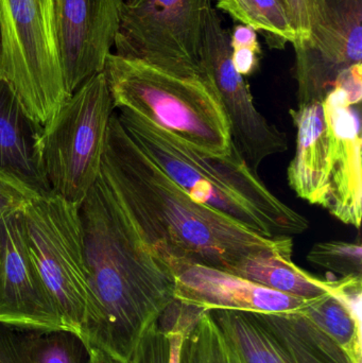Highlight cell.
Wrapping results in <instances>:
<instances>
[{"label":"cell","instance_id":"cell-4","mask_svg":"<svg viewBox=\"0 0 362 363\" xmlns=\"http://www.w3.org/2000/svg\"><path fill=\"white\" fill-rule=\"evenodd\" d=\"M103 72L115 108H127L204 152L231 153L229 121L208 72L174 74L113 51Z\"/></svg>","mask_w":362,"mask_h":363},{"label":"cell","instance_id":"cell-19","mask_svg":"<svg viewBox=\"0 0 362 363\" xmlns=\"http://www.w3.org/2000/svg\"><path fill=\"white\" fill-rule=\"evenodd\" d=\"M253 313L273 335L291 363H353L337 342L301 311Z\"/></svg>","mask_w":362,"mask_h":363},{"label":"cell","instance_id":"cell-27","mask_svg":"<svg viewBox=\"0 0 362 363\" xmlns=\"http://www.w3.org/2000/svg\"><path fill=\"white\" fill-rule=\"evenodd\" d=\"M169 338L157 322L147 330L128 363H169Z\"/></svg>","mask_w":362,"mask_h":363},{"label":"cell","instance_id":"cell-6","mask_svg":"<svg viewBox=\"0 0 362 363\" xmlns=\"http://www.w3.org/2000/svg\"><path fill=\"white\" fill-rule=\"evenodd\" d=\"M114 111L102 72L87 79L44 125L40 155L52 194L77 206L83 202L101 174Z\"/></svg>","mask_w":362,"mask_h":363},{"label":"cell","instance_id":"cell-12","mask_svg":"<svg viewBox=\"0 0 362 363\" xmlns=\"http://www.w3.org/2000/svg\"><path fill=\"white\" fill-rule=\"evenodd\" d=\"M325 25L312 48H295L299 106L324 101L338 77L361 64L362 0H323Z\"/></svg>","mask_w":362,"mask_h":363},{"label":"cell","instance_id":"cell-3","mask_svg":"<svg viewBox=\"0 0 362 363\" xmlns=\"http://www.w3.org/2000/svg\"><path fill=\"white\" fill-rule=\"evenodd\" d=\"M115 113L140 150L196 202L267 238L293 237L310 228L303 215L270 191L234 145L229 155L218 157L127 108Z\"/></svg>","mask_w":362,"mask_h":363},{"label":"cell","instance_id":"cell-8","mask_svg":"<svg viewBox=\"0 0 362 363\" xmlns=\"http://www.w3.org/2000/svg\"><path fill=\"white\" fill-rule=\"evenodd\" d=\"M212 0H127L113 52L180 74H204L202 35Z\"/></svg>","mask_w":362,"mask_h":363},{"label":"cell","instance_id":"cell-2","mask_svg":"<svg viewBox=\"0 0 362 363\" xmlns=\"http://www.w3.org/2000/svg\"><path fill=\"white\" fill-rule=\"evenodd\" d=\"M91 308L80 340L129 362L147 330L174 300L170 269L147 249L100 174L79 205Z\"/></svg>","mask_w":362,"mask_h":363},{"label":"cell","instance_id":"cell-13","mask_svg":"<svg viewBox=\"0 0 362 363\" xmlns=\"http://www.w3.org/2000/svg\"><path fill=\"white\" fill-rule=\"evenodd\" d=\"M329 134V172L319 205L340 221L361 228L362 165L361 104L335 87L323 101Z\"/></svg>","mask_w":362,"mask_h":363},{"label":"cell","instance_id":"cell-20","mask_svg":"<svg viewBox=\"0 0 362 363\" xmlns=\"http://www.w3.org/2000/svg\"><path fill=\"white\" fill-rule=\"evenodd\" d=\"M86 355L72 333L0 325V363H83Z\"/></svg>","mask_w":362,"mask_h":363},{"label":"cell","instance_id":"cell-7","mask_svg":"<svg viewBox=\"0 0 362 363\" xmlns=\"http://www.w3.org/2000/svg\"><path fill=\"white\" fill-rule=\"evenodd\" d=\"M32 259L67 332L81 337L91 308L79 206L38 196L21 213Z\"/></svg>","mask_w":362,"mask_h":363},{"label":"cell","instance_id":"cell-10","mask_svg":"<svg viewBox=\"0 0 362 363\" xmlns=\"http://www.w3.org/2000/svg\"><path fill=\"white\" fill-rule=\"evenodd\" d=\"M125 0H53L60 64L68 97L103 72Z\"/></svg>","mask_w":362,"mask_h":363},{"label":"cell","instance_id":"cell-18","mask_svg":"<svg viewBox=\"0 0 362 363\" xmlns=\"http://www.w3.org/2000/svg\"><path fill=\"white\" fill-rule=\"evenodd\" d=\"M293 253V245L256 252L240 260L230 273L304 300L331 294L334 281L319 279L298 267Z\"/></svg>","mask_w":362,"mask_h":363},{"label":"cell","instance_id":"cell-29","mask_svg":"<svg viewBox=\"0 0 362 363\" xmlns=\"http://www.w3.org/2000/svg\"><path fill=\"white\" fill-rule=\"evenodd\" d=\"M230 45L232 49L252 48L261 50L257 40V32L246 25H237L230 33Z\"/></svg>","mask_w":362,"mask_h":363},{"label":"cell","instance_id":"cell-14","mask_svg":"<svg viewBox=\"0 0 362 363\" xmlns=\"http://www.w3.org/2000/svg\"><path fill=\"white\" fill-rule=\"evenodd\" d=\"M174 298L204 311L291 313L310 301L282 294L227 271L202 264H179L171 269Z\"/></svg>","mask_w":362,"mask_h":363},{"label":"cell","instance_id":"cell-23","mask_svg":"<svg viewBox=\"0 0 362 363\" xmlns=\"http://www.w3.org/2000/svg\"><path fill=\"white\" fill-rule=\"evenodd\" d=\"M181 363H246L237 347L205 311L185 334Z\"/></svg>","mask_w":362,"mask_h":363},{"label":"cell","instance_id":"cell-11","mask_svg":"<svg viewBox=\"0 0 362 363\" xmlns=\"http://www.w3.org/2000/svg\"><path fill=\"white\" fill-rule=\"evenodd\" d=\"M0 325L67 332L32 259L21 213L0 221Z\"/></svg>","mask_w":362,"mask_h":363},{"label":"cell","instance_id":"cell-1","mask_svg":"<svg viewBox=\"0 0 362 363\" xmlns=\"http://www.w3.org/2000/svg\"><path fill=\"white\" fill-rule=\"evenodd\" d=\"M101 174L148 251L171 271L195 264L231 272L251 254L293 245L267 238L193 201L131 140L113 113Z\"/></svg>","mask_w":362,"mask_h":363},{"label":"cell","instance_id":"cell-15","mask_svg":"<svg viewBox=\"0 0 362 363\" xmlns=\"http://www.w3.org/2000/svg\"><path fill=\"white\" fill-rule=\"evenodd\" d=\"M44 127L34 121L12 87L0 79V168L38 196L52 194L40 155Z\"/></svg>","mask_w":362,"mask_h":363},{"label":"cell","instance_id":"cell-9","mask_svg":"<svg viewBox=\"0 0 362 363\" xmlns=\"http://www.w3.org/2000/svg\"><path fill=\"white\" fill-rule=\"evenodd\" d=\"M201 65L220 96L232 143L257 174L266 159L287 151L288 140L286 133L270 123L255 106L246 79L234 67L230 33L213 4L204 21Z\"/></svg>","mask_w":362,"mask_h":363},{"label":"cell","instance_id":"cell-21","mask_svg":"<svg viewBox=\"0 0 362 363\" xmlns=\"http://www.w3.org/2000/svg\"><path fill=\"white\" fill-rule=\"evenodd\" d=\"M217 10L229 14L234 21L249 26L263 34L271 48L284 49L295 45L297 31L287 0H212Z\"/></svg>","mask_w":362,"mask_h":363},{"label":"cell","instance_id":"cell-24","mask_svg":"<svg viewBox=\"0 0 362 363\" xmlns=\"http://www.w3.org/2000/svg\"><path fill=\"white\" fill-rule=\"evenodd\" d=\"M310 264L327 269L342 277H362L361 242L323 241L312 245L307 254Z\"/></svg>","mask_w":362,"mask_h":363},{"label":"cell","instance_id":"cell-26","mask_svg":"<svg viewBox=\"0 0 362 363\" xmlns=\"http://www.w3.org/2000/svg\"><path fill=\"white\" fill-rule=\"evenodd\" d=\"M38 196L25 183L0 168V221L21 213Z\"/></svg>","mask_w":362,"mask_h":363},{"label":"cell","instance_id":"cell-17","mask_svg":"<svg viewBox=\"0 0 362 363\" xmlns=\"http://www.w3.org/2000/svg\"><path fill=\"white\" fill-rule=\"evenodd\" d=\"M362 277L334 281L331 294L301 309L348 354L353 363H362Z\"/></svg>","mask_w":362,"mask_h":363},{"label":"cell","instance_id":"cell-30","mask_svg":"<svg viewBox=\"0 0 362 363\" xmlns=\"http://www.w3.org/2000/svg\"><path fill=\"white\" fill-rule=\"evenodd\" d=\"M85 363H123L116 358L106 354V352L98 349L87 350V358Z\"/></svg>","mask_w":362,"mask_h":363},{"label":"cell","instance_id":"cell-22","mask_svg":"<svg viewBox=\"0 0 362 363\" xmlns=\"http://www.w3.org/2000/svg\"><path fill=\"white\" fill-rule=\"evenodd\" d=\"M246 363H291L280 343L253 313L210 311Z\"/></svg>","mask_w":362,"mask_h":363},{"label":"cell","instance_id":"cell-16","mask_svg":"<svg viewBox=\"0 0 362 363\" xmlns=\"http://www.w3.org/2000/svg\"><path fill=\"white\" fill-rule=\"evenodd\" d=\"M297 129L295 157L287 170L293 191L307 202L318 204L329 172V134L323 102L290 110Z\"/></svg>","mask_w":362,"mask_h":363},{"label":"cell","instance_id":"cell-25","mask_svg":"<svg viewBox=\"0 0 362 363\" xmlns=\"http://www.w3.org/2000/svg\"><path fill=\"white\" fill-rule=\"evenodd\" d=\"M297 31L295 48H312L322 35L325 25L323 0H287Z\"/></svg>","mask_w":362,"mask_h":363},{"label":"cell","instance_id":"cell-5","mask_svg":"<svg viewBox=\"0 0 362 363\" xmlns=\"http://www.w3.org/2000/svg\"><path fill=\"white\" fill-rule=\"evenodd\" d=\"M0 79L43 127L67 99L53 0H0Z\"/></svg>","mask_w":362,"mask_h":363},{"label":"cell","instance_id":"cell-28","mask_svg":"<svg viewBox=\"0 0 362 363\" xmlns=\"http://www.w3.org/2000/svg\"><path fill=\"white\" fill-rule=\"evenodd\" d=\"M261 50L252 48L232 49V61L238 74L251 76L259 67Z\"/></svg>","mask_w":362,"mask_h":363}]
</instances>
